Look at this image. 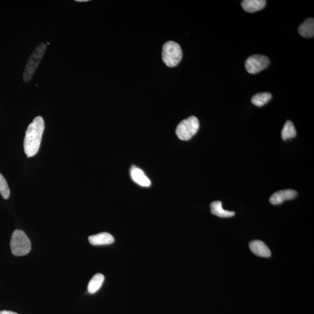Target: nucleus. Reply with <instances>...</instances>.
Listing matches in <instances>:
<instances>
[{"label": "nucleus", "mask_w": 314, "mask_h": 314, "mask_svg": "<svg viewBox=\"0 0 314 314\" xmlns=\"http://www.w3.org/2000/svg\"><path fill=\"white\" fill-rule=\"evenodd\" d=\"M77 2H87L89 1V0H76Z\"/></svg>", "instance_id": "obj_19"}, {"label": "nucleus", "mask_w": 314, "mask_h": 314, "mask_svg": "<svg viewBox=\"0 0 314 314\" xmlns=\"http://www.w3.org/2000/svg\"><path fill=\"white\" fill-rule=\"evenodd\" d=\"M298 33L302 37L305 38H312L314 35V19L310 18L305 20L299 26Z\"/></svg>", "instance_id": "obj_12"}, {"label": "nucleus", "mask_w": 314, "mask_h": 314, "mask_svg": "<svg viewBox=\"0 0 314 314\" xmlns=\"http://www.w3.org/2000/svg\"><path fill=\"white\" fill-rule=\"evenodd\" d=\"M114 240L113 236L107 232L98 233L97 235L89 236V238L90 243L93 246L111 244L113 243Z\"/></svg>", "instance_id": "obj_9"}, {"label": "nucleus", "mask_w": 314, "mask_h": 314, "mask_svg": "<svg viewBox=\"0 0 314 314\" xmlns=\"http://www.w3.org/2000/svg\"><path fill=\"white\" fill-rule=\"evenodd\" d=\"M270 59L267 56L256 55H251L245 62L246 70L251 74H256L265 70L270 65Z\"/></svg>", "instance_id": "obj_6"}, {"label": "nucleus", "mask_w": 314, "mask_h": 314, "mask_svg": "<svg viewBox=\"0 0 314 314\" xmlns=\"http://www.w3.org/2000/svg\"><path fill=\"white\" fill-rule=\"evenodd\" d=\"M162 58L164 62L167 67H176L182 58V51L181 46L174 41L166 42L163 48Z\"/></svg>", "instance_id": "obj_4"}, {"label": "nucleus", "mask_w": 314, "mask_h": 314, "mask_svg": "<svg viewBox=\"0 0 314 314\" xmlns=\"http://www.w3.org/2000/svg\"><path fill=\"white\" fill-rule=\"evenodd\" d=\"M251 251L256 256L261 257H270L271 252L270 249L264 242L261 240H254L249 245Z\"/></svg>", "instance_id": "obj_10"}, {"label": "nucleus", "mask_w": 314, "mask_h": 314, "mask_svg": "<svg viewBox=\"0 0 314 314\" xmlns=\"http://www.w3.org/2000/svg\"><path fill=\"white\" fill-rule=\"evenodd\" d=\"M10 247L14 256H26L31 250V242L22 230H16L11 236Z\"/></svg>", "instance_id": "obj_2"}, {"label": "nucleus", "mask_w": 314, "mask_h": 314, "mask_svg": "<svg viewBox=\"0 0 314 314\" xmlns=\"http://www.w3.org/2000/svg\"><path fill=\"white\" fill-rule=\"evenodd\" d=\"M266 3L265 0H244L241 2V6L247 13H253L264 8Z\"/></svg>", "instance_id": "obj_11"}, {"label": "nucleus", "mask_w": 314, "mask_h": 314, "mask_svg": "<svg viewBox=\"0 0 314 314\" xmlns=\"http://www.w3.org/2000/svg\"><path fill=\"white\" fill-rule=\"evenodd\" d=\"M104 281V277L103 274H95L89 283L88 291L90 294L96 293L102 286Z\"/></svg>", "instance_id": "obj_14"}, {"label": "nucleus", "mask_w": 314, "mask_h": 314, "mask_svg": "<svg viewBox=\"0 0 314 314\" xmlns=\"http://www.w3.org/2000/svg\"><path fill=\"white\" fill-rule=\"evenodd\" d=\"M44 121L40 116L36 117L28 126L24 139V150L28 157H34L39 150L44 131Z\"/></svg>", "instance_id": "obj_1"}, {"label": "nucleus", "mask_w": 314, "mask_h": 314, "mask_svg": "<svg viewBox=\"0 0 314 314\" xmlns=\"http://www.w3.org/2000/svg\"><path fill=\"white\" fill-rule=\"evenodd\" d=\"M200 127L198 119L196 116L184 119L179 124L176 128V133L179 139L188 140L197 132Z\"/></svg>", "instance_id": "obj_5"}, {"label": "nucleus", "mask_w": 314, "mask_h": 314, "mask_svg": "<svg viewBox=\"0 0 314 314\" xmlns=\"http://www.w3.org/2000/svg\"><path fill=\"white\" fill-rule=\"evenodd\" d=\"M296 128L294 124L291 121H288L284 125L282 131V137L283 140H286L289 139L293 138L296 137Z\"/></svg>", "instance_id": "obj_16"}, {"label": "nucleus", "mask_w": 314, "mask_h": 314, "mask_svg": "<svg viewBox=\"0 0 314 314\" xmlns=\"http://www.w3.org/2000/svg\"><path fill=\"white\" fill-rule=\"evenodd\" d=\"M0 194L5 200L8 199L10 196V188L8 187L7 181L1 173H0Z\"/></svg>", "instance_id": "obj_17"}, {"label": "nucleus", "mask_w": 314, "mask_h": 314, "mask_svg": "<svg viewBox=\"0 0 314 314\" xmlns=\"http://www.w3.org/2000/svg\"><path fill=\"white\" fill-rule=\"evenodd\" d=\"M211 212L213 215L220 218H229L234 216V211H229L225 210L222 208V202L216 201L212 203L210 205Z\"/></svg>", "instance_id": "obj_13"}, {"label": "nucleus", "mask_w": 314, "mask_h": 314, "mask_svg": "<svg viewBox=\"0 0 314 314\" xmlns=\"http://www.w3.org/2000/svg\"><path fill=\"white\" fill-rule=\"evenodd\" d=\"M0 314H18L16 313H14L13 312H10V311H1V312H0Z\"/></svg>", "instance_id": "obj_18"}, {"label": "nucleus", "mask_w": 314, "mask_h": 314, "mask_svg": "<svg viewBox=\"0 0 314 314\" xmlns=\"http://www.w3.org/2000/svg\"><path fill=\"white\" fill-rule=\"evenodd\" d=\"M272 94L270 92H259L255 94L251 98V102L257 107H262L270 101Z\"/></svg>", "instance_id": "obj_15"}, {"label": "nucleus", "mask_w": 314, "mask_h": 314, "mask_svg": "<svg viewBox=\"0 0 314 314\" xmlns=\"http://www.w3.org/2000/svg\"><path fill=\"white\" fill-rule=\"evenodd\" d=\"M47 46L43 43L38 45L33 52L24 71L23 79L25 82H28L32 78L38 65L46 52Z\"/></svg>", "instance_id": "obj_3"}, {"label": "nucleus", "mask_w": 314, "mask_h": 314, "mask_svg": "<svg viewBox=\"0 0 314 314\" xmlns=\"http://www.w3.org/2000/svg\"><path fill=\"white\" fill-rule=\"evenodd\" d=\"M297 196V192L295 190L286 189L277 191L270 197V202L272 204L278 205L286 200L294 199Z\"/></svg>", "instance_id": "obj_7"}, {"label": "nucleus", "mask_w": 314, "mask_h": 314, "mask_svg": "<svg viewBox=\"0 0 314 314\" xmlns=\"http://www.w3.org/2000/svg\"><path fill=\"white\" fill-rule=\"evenodd\" d=\"M130 176L133 181L140 186L149 187L151 185V181L142 169L136 166H133L130 169Z\"/></svg>", "instance_id": "obj_8"}]
</instances>
